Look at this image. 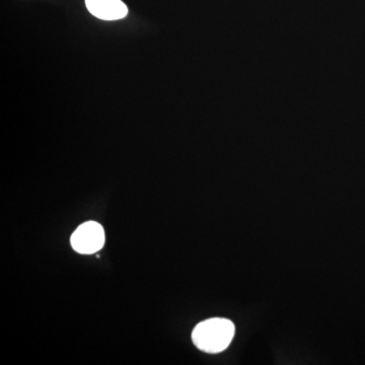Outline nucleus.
Returning <instances> with one entry per match:
<instances>
[{
  "instance_id": "f257e3e1",
  "label": "nucleus",
  "mask_w": 365,
  "mask_h": 365,
  "mask_svg": "<svg viewBox=\"0 0 365 365\" xmlns=\"http://www.w3.org/2000/svg\"><path fill=\"white\" fill-rule=\"evenodd\" d=\"M235 329L230 319L212 318L201 322L192 332L197 348L207 353H220L227 349L234 339Z\"/></svg>"
},
{
  "instance_id": "7ed1b4c3",
  "label": "nucleus",
  "mask_w": 365,
  "mask_h": 365,
  "mask_svg": "<svg viewBox=\"0 0 365 365\" xmlns=\"http://www.w3.org/2000/svg\"><path fill=\"white\" fill-rule=\"evenodd\" d=\"M88 11L104 21L121 20L128 14V7L121 0H86Z\"/></svg>"
},
{
  "instance_id": "f03ea898",
  "label": "nucleus",
  "mask_w": 365,
  "mask_h": 365,
  "mask_svg": "<svg viewBox=\"0 0 365 365\" xmlns=\"http://www.w3.org/2000/svg\"><path fill=\"white\" fill-rule=\"evenodd\" d=\"M105 232L100 223L88 222L76 228L71 237V246L79 254L97 253L104 247Z\"/></svg>"
}]
</instances>
